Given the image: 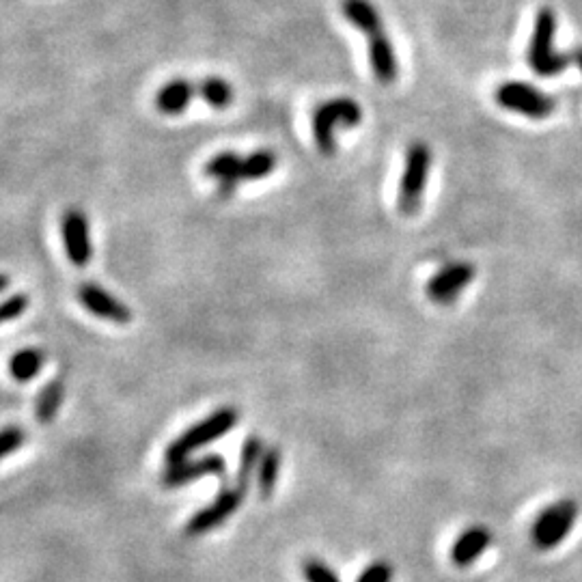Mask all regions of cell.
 Returning <instances> with one entry per match:
<instances>
[{
	"mask_svg": "<svg viewBox=\"0 0 582 582\" xmlns=\"http://www.w3.org/2000/svg\"><path fill=\"white\" fill-rule=\"evenodd\" d=\"M341 11L345 20L365 35L369 44V63L382 85H391L399 74V63L391 37L386 33L380 11L371 0H341Z\"/></svg>",
	"mask_w": 582,
	"mask_h": 582,
	"instance_id": "obj_1",
	"label": "cell"
},
{
	"mask_svg": "<svg viewBox=\"0 0 582 582\" xmlns=\"http://www.w3.org/2000/svg\"><path fill=\"white\" fill-rule=\"evenodd\" d=\"M363 121V108L352 97H335L326 100L313 110L311 128L313 141L322 156H335L337 151V130L356 128Z\"/></svg>",
	"mask_w": 582,
	"mask_h": 582,
	"instance_id": "obj_2",
	"label": "cell"
},
{
	"mask_svg": "<svg viewBox=\"0 0 582 582\" xmlns=\"http://www.w3.org/2000/svg\"><path fill=\"white\" fill-rule=\"evenodd\" d=\"M238 421H240V412L231 406L214 410L210 417H205L201 423L188 427L182 436L171 442L169 449H166L164 453L166 464L188 460L190 455L227 436L231 429L238 425Z\"/></svg>",
	"mask_w": 582,
	"mask_h": 582,
	"instance_id": "obj_3",
	"label": "cell"
},
{
	"mask_svg": "<svg viewBox=\"0 0 582 582\" xmlns=\"http://www.w3.org/2000/svg\"><path fill=\"white\" fill-rule=\"evenodd\" d=\"M554 35H557V13L550 7H542L535 16L529 44V65L542 78L557 76L572 63L570 52L563 54L554 48Z\"/></svg>",
	"mask_w": 582,
	"mask_h": 582,
	"instance_id": "obj_4",
	"label": "cell"
},
{
	"mask_svg": "<svg viewBox=\"0 0 582 582\" xmlns=\"http://www.w3.org/2000/svg\"><path fill=\"white\" fill-rule=\"evenodd\" d=\"M432 169V149L427 143H412L406 151L404 173L399 179L397 210L401 216H417L423 207V197Z\"/></svg>",
	"mask_w": 582,
	"mask_h": 582,
	"instance_id": "obj_5",
	"label": "cell"
},
{
	"mask_svg": "<svg viewBox=\"0 0 582 582\" xmlns=\"http://www.w3.org/2000/svg\"><path fill=\"white\" fill-rule=\"evenodd\" d=\"M578 520V503L572 498H561V501L548 505L542 514L533 522L531 539L535 548L552 550L565 542V537L576 526Z\"/></svg>",
	"mask_w": 582,
	"mask_h": 582,
	"instance_id": "obj_6",
	"label": "cell"
},
{
	"mask_svg": "<svg viewBox=\"0 0 582 582\" xmlns=\"http://www.w3.org/2000/svg\"><path fill=\"white\" fill-rule=\"evenodd\" d=\"M496 102L501 108L529 119H546L557 108V102L550 95L535 89L529 82H505L496 89Z\"/></svg>",
	"mask_w": 582,
	"mask_h": 582,
	"instance_id": "obj_7",
	"label": "cell"
},
{
	"mask_svg": "<svg viewBox=\"0 0 582 582\" xmlns=\"http://www.w3.org/2000/svg\"><path fill=\"white\" fill-rule=\"evenodd\" d=\"M244 496H246V492L242 488H238V485H235V488H227V490L220 492L210 505L197 511V514L188 520L186 535L199 537V535H205V533L218 529L220 524H225L235 514V511L240 509Z\"/></svg>",
	"mask_w": 582,
	"mask_h": 582,
	"instance_id": "obj_8",
	"label": "cell"
},
{
	"mask_svg": "<svg viewBox=\"0 0 582 582\" xmlns=\"http://www.w3.org/2000/svg\"><path fill=\"white\" fill-rule=\"evenodd\" d=\"M475 266L468 261H453L440 268L427 283V298L436 304H451L475 281Z\"/></svg>",
	"mask_w": 582,
	"mask_h": 582,
	"instance_id": "obj_9",
	"label": "cell"
},
{
	"mask_svg": "<svg viewBox=\"0 0 582 582\" xmlns=\"http://www.w3.org/2000/svg\"><path fill=\"white\" fill-rule=\"evenodd\" d=\"M61 233H63V244H65V253H67L69 263L76 268H85L93 257L89 220L85 212L78 210V207L67 210L61 220Z\"/></svg>",
	"mask_w": 582,
	"mask_h": 582,
	"instance_id": "obj_10",
	"label": "cell"
},
{
	"mask_svg": "<svg viewBox=\"0 0 582 582\" xmlns=\"http://www.w3.org/2000/svg\"><path fill=\"white\" fill-rule=\"evenodd\" d=\"M225 470H227L225 460L216 453L194 457V460L188 457V460L166 466L160 481H162V488L173 490V488H182V485H188L201 477H223Z\"/></svg>",
	"mask_w": 582,
	"mask_h": 582,
	"instance_id": "obj_11",
	"label": "cell"
},
{
	"mask_svg": "<svg viewBox=\"0 0 582 582\" xmlns=\"http://www.w3.org/2000/svg\"><path fill=\"white\" fill-rule=\"evenodd\" d=\"M78 300L82 302L89 313L95 317H102L113 324H128L132 320V311L121 300H117L113 294H108L106 289L97 287L93 283H85L78 287Z\"/></svg>",
	"mask_w": 582,
	"mask_h": 582,
	"instance_id": "obj_12",
	"label": "cell"
},
{
	"mask_svg": "<svg viewBox=\"0 0 582 582\" xmlns=\"http://www.w3.org/2000/svg\"><path fill=\"white\" fill-rule=\"evenodd\" d=\"M492 539L494 535L488 526H483V524L468 526V529H464L460 535H457V539L451 546V561L457 567L473 565L481 554L492 546Z\"/></svg>",
	"mask_w": 582,
	"mask_h": 582,
	"instance_id": "obj_13",
	"label": "cell"
},
{
	"mask_svg": "<svg viewBox=\"0 0 582 582\" xmlns=\"http://www.w3.org/2000/svg\"><path fill=\"white\" fill-rule=\"evenodd\" d=\"M194 97H199V82L186 78H173L160 87L154 104L162 115H179L190 106Z\"/></svg>",
	"mask_w": 582,
	"mask_h": 582,
	"instance_id": "obj_14",
	"label": "cell"
},
{
	"mask_svg": "<svg viewBox=\"0 0 582 582\" xmlns=\"http://www.w3.org/2000/svg\"><path fill=\"white\" fill-rule=\"evenodd\" d=\"M240 169H242V156L235 154V151H223V154L214 156L205 164V175L218 179V194L227 199L242 182Z\"/></svg>",
	"mask_w": 582,
	"mask_h": 582,
	"instance_id": "obj_15",
	"label": "cell"
},
{
	"mask_svg": "<svg viewBox=\"0 0 582 582\" xmlns=\"http://www.w3.org/2000/svg\"><path fill=\"white\" fill-rule=\"evenodd\" d=\"M266 451V445L259 436H248L242 442V451H240V464H238V479H235V485L248 492L253 483V477L257 475V466L261 462V455Z\"/></svg>",
	"mask_w": 582,
	"mask_h": 582,
	"instance_id": "obj_16",
	"label": "cell"
},
{
	"mask_svg": "<svg viewBox=\"0 0 582 582\" xmlns=\"http://www.w3.org/2000/svg\"><path fill=\"white\" fill-rule=\"evenodd\" d=\"M281 466H283V451L281 447H266L261 455V462L257 466V475H255V483H257V490L261 498H270L274 488H276V481H279L281 475Z\"/></svg>",
	"mask_w": 582,
	"mask_h": 582,
	"instance_id": "obj_17",
	"label": "cell"
},
{
	"mask_svg": "<svg viewBox=\"0 0 582 582\" xmlns=\"http://www.w3.org/2000/svg\"><path fill=\"white\" fill-rule=\"evenodd\" d=\"M63 399H65V384L63 380H52L48 382L44 388H41L37 399H35V419L37 423H52L57 419V414L63 406Z\"/></svg>",
	"mask_w": 582,
	"mask_h": 582,
	"instance_id": "obj_18",
	"label": "cell"
},
{
	"mask_svg": "<svg viewBox=\"0 0 582 582\" xmlns=\"http://www.w3.org/2000/svg\"><path fill=\"white\" fill-rule=\"evenodd\" d=\"M276 164H279V158H276L272 149L253 151V154L242 158V169H240L242 182H257V179L268 177L276 169Z\"/></svg>",
	"mask_w": 582,
	"mask_h": 582,
	"instance_id": "obj_19",
	"label": "cell"
},
{
	"mask_svg": "<svg viewBox=\"0 0 582 582\" xmlns=\"http://www.w3.org/2000/svg\"><path fill=\"white\" fill-rule=\"evenodd\" d=\"M199 82V97L205 100V104H210L216 110H225L233 102V87L231 82L218 76H210L197 80Z\"/></svg>",
	"mask_w": 582,
	"mask_h": 582,
	"instance_id": "obj_20",
	"label": "cell"
},
{
	"mask_svg": "<svg viewBox=\"0 0 582 582\" xmlns=\"http://www.w3.org/2000/svg\"><path fill=\"white\" fill-rule=\"evenodd\" d=\"M41 369H44V352L33 350V348L18 352L9 363L11 376L18 382H31Z\"/></svg>",
	"mask_w": 582,
	"mask_h": 582,
	"instance_id": "obj_21",
	"label": "cell"
},
{
	"mask_svg": "<svg viewBox=\"0 0 582 582\" xmlns=\"http://www.w3.org/2000/svg\"><path fill=\"white\" fill-rule=\"evenodd\" d=\"M302 574L307 578V582H341L339 574L332 570L328 563H324L322 559H304L302 563Z\"/></svg>",
	"mask_w": 582,
	"mask_h": 582,
	"instance_id": "obj_22",
	"label": "cell"
},
{
	"mask_svg": "<svg viewBox=\"0 0 582 582\" xmlns=\"http://www.w3.org/2000/svg\"><path fill=\"white\" fill-rule=\"evenodd\" d=\"M26 442V434L22 427L9 425L0 429V460H5L7 455L16 453Z\"/></svg>",
	"mask_w": 582,
	"mask_h": 582,
	"instance_id": "obj_23",
	"label": "cell"
},
{
	"mask_svg": "<svg viewBox=\"0 0 582 582\" xmlns=\"http://www.w3.org/2000/svg\"><path fill=\"white\" fill-rule=\"evenodd\" d=\"M29 309V296L26 294H13L7 300L0 302V324H7L18 320Z\"/></svg>",
	"mask_w": 582,
	"mask_h": 582,
	"instance_id": "obj_24",
	"label": "cell"
},
{
	"mask_svg": "<svg viewBox=\"0 0 582 582\" xmlns=\"http://www.w3.org/2000/svg\"><path fill=\"white\" fill-rule=\"evenodd\" d=\"M395 567L388 561H373L369 563L356 582H393Z\"/></svg>",
	"mask_w": 582,
	"mask_h": 582,
	"instance_id": "obj_25",
	"label": "cell"
},
{
	"mask_svg": "<svg viewBox=\"0 0 582 582\" xmlns=\"http://www.w3.org/2000/svg\"><path fill=\"white\" fill-rule=\"evenodd\" d=\"M570 59H572V63L580 69L582 72V48H576V50H570Z\"/></svg>",
	"mask_w": 582,
	"mask_h": 582,
	"instance_id": "obj_26",
	"label": "cell"
},
{
	"mask_svg": "<svg viewBox=\"0 0 582 582\" xmlns=\"http://www.w3.org/2000/svg\"><path fill=\"white\" fill-rule=\"evenodd\" d=\"M9 285H11V279L7 274H0V294H5V291L9 289Z\"/></svg>",
	"mask_w": 582,
	"mask_h": 582,
	"instance_id": "obj_27",
	"label": "cell"
}]
</instances>
